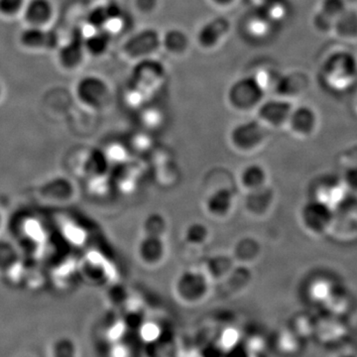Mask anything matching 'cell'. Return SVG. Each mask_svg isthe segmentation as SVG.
<instances>
[{
	"label": "cell",
	"mask_w": 357,
	"mask_h": 357,
	"mask_svg": "<svg viewBox=\"0 0 357 357\" xmlns=\"http://www.w3.org/2000/svg\"><path fill=\"white\" fill-rule=\"evenodd\" d=\"M301 227L309 236L321 238L332 232L335 210L323 202L310 199L300 208Z\"/></svg>",
	"instance_id": "6da1fadb"
},
{
	"label": "cell",
	"mask_w": 357,
	"mask_h": 357,
	"mask_svg": "<svg viewBox=\"0 0 357 357\" xmlns=\"http://www.w3.org/2000/svg\"><path fill=\"white\" fill-rule=\"evenodd\" d=\"M211 279L201 270H185L174 283V294L181 303L189 306L201 304L208 298Z\"/></svg>",
	"instance_id": "7a4b0ae2"
},
{
	"label": "cell",
	"mask_w": 357,
	"mask_h": 357,
	"mask_svg": "<svg viewBox=\"0 0 357 357\" xmlns=\"http://www.w3.org/2000/svg\"><path fill=\"white\" fill-rule=\"evenodd\" d=\"M269 130L257 119L237 124L229 132L230 146L239 153H253L266 144Z\"/></svg>",
	"instance_id": "3957f363"
},
{
	"label": "cell",
	"mask_w": 357,
	"mask_h": 357,
	"mask_svg": "<svg viewBox=\"0 0 357 357\" xmlns=\"http://www.w3.org/2000/svg\"><path fill=\"white\" fill-rule=\"evenodd\" d=\"M75 95L81 105L93 110H102L112 100V91L102 77L96 75L82 77L75 86Z\"/></svg>",
	"instance_id": "277c9868"
},
{
	"label": "cell",
	"mask_w": 357,
	"mask_h": 357,
	"mask_svg": "<svg viewBox=\"0 0 357 357\" xmlns=\"http://www.w3.org/2000/svg\"><path fill=\"white\" fill-rule=\"evenodd\" d=\"M264 93L250 77L238 79L227 91L229 107L237 112H249L258 109L263 102Z\"/></svg>",
	"instance_id": "5b68a950"
},
{
	"label": "cell",
	"mask_w": 357,
	"mask_h": 357,
	"mask_svg": "<svg viewBox=\"0 0 357 357\" xmlns=\"http://www.w3.org/2000/svg\"><path fill=\"white\" fill-rule=\"evenodd\" d=\"M319 123L321 121L316 109L310 105H294L286 129L294 137L307 140L319 132Z\"/></svg>",
	"instance_id": "8992f818"
},
{
	"label": "cell",
	"mask_w": 357,
	"mask_h": 357,
	"mask_svg": "<svg viewBox=\"0 0 357 357\" xmlns=\"http://www.w3.org/2000/svg\"><path fill=\"white\" fill-rule=\"evenodd\" d=\"M39 199L49 204H65L70 203L76 196V188L69 178L64 176H55L47 178L37 188Z\"/></svg>",
	"instance_id": "52a82bcc"
},
{
	"label": "cell",
	"mask_w": 357,
	"mask_h": 357,
	"mask_svg": "<svg viewBox=\"0 0 357 357\" xmlns=\"http://www.w3.org/2000/svg\"><path fill=\"white\" fill-rule=\"evenodd\" d=\"M294 103L283 98L263 102L256 109V119L269 129L287 128L289 119L292 112Z\"/></svg>",
	"instance_id": "ba28073f"
},
{
	"label": "cell",
	"mask_w": 357,
	"mask_h": 357,
	"mask_svg": "<svg viewBox=\"0 0 357 357\" xmlns=\"http://www.w3.org/2000/svg\"><path fill=\"white\" fill-rule=\"evenodd\" d=\"M325 77L333 89H340L342 79V86H351L356 75V59L351 54H335L328 59L325 67Z\"/></svg>",
	"instance_id": "9c48e42d"
},
{
	"label": "cell",
	"mask_w": 357,
	"mask_h": 357,
	"mask_svg": "<svg viewBox=\"0 0 357 357\" xmlns=\"http://www.w3.org/2000/svg\"><path fill=\"white\" fill-rule=\"evenodd\" d=\"M20 46L26 50H57L60 41L57 33L49 27L25 25L18 35Z\"/></svg>",
	"instance_id": "30bf717a"
},
{
	"label": "cell",
	"mask_w": 357,
	"mask_h": 357,
	"mask_svg": "<svg viewBox=\"0 0 357 357\" xmlns=\"http://www.w3.org/2000/svg\"><path fill=\"white\" fill-rule=\"evenodd\" d=\"M162 47V36L156 30L148 29L138 33L123 45L122 52L129 60H144L156 53Z\"/></svg>",
	"instance_id": "8fae6325"
},
{
	"label": "cell",
	"mask_w": 357,
	"mask_h": 357,
	"mask_svg": "<svg viewBox=\"0 0 357 357\" xmlns=\"http://www.w3.org/2000/svg\"><path fill=\"white\" fill-rule=\"evenodd\" d=\"M86 52L84 49V33L76 32L70 35L65 43L57 48L58 64L63 70H74L83 65Z\"/></svg>",
	"instance_id": "7c38bea8"
},
{
	"label": "cell",
	"mask_w": 357,
	"mask_h": 357,
	"mask_svg": "<svg viewBox=\"0 0 357 357\" xmlns=\"http://www.w3.org/2000/svg\"><path fill=\"white\" fill-rule=\"evenodd\" d=\"M165 79V72L160 63L144 59L136 66L133 73V88L137 89L143 95L160 88Z\"/></svg>",
	"instance_id": "4fadbf2b"
},
{
	"label": "cell",
	"mask_w": 357,
	"mask_h": 357,
	"mask_svg": "<svg viewBox=\"0 0 357 357\" xmlns=\"http://www.w3.org/2000/svg\"><path fill=\"white\" fill-rule=\"evenodd\" d=\"M55 15V4L52 0H26L21 13L25 25L39 27H49Z\"/></svg>",
	"instance_id": "5bb4252c"
},
{
	"label": "cell",
	"mask_w": 357,
	"mask_h": 357,
	"mask_svg": "<svg viewBox=\"0 0 357 357\" xmlns=\"http://www.w3.org/2000/svg\"><path fill=\"white\" fill-rule=\"evenodd\" d=\"M276 194L270 185L246 192L244 199V208L253 217L262 218L267 215L273 208Z\"/></svg>",
	"instance_id": "9a60e30c"
},
{
	"label": "cell",
	"mask_w": 357,
	"mask_h": 357,
	"mask_svg": "<svg viewBox=\"0 0 357 357\" xmlns=\"http://www.w3.org/2000/svg\"><path fill=\"white\" fill-rule=\"evenodd\" d=\"M230 24L225 18H215L206 23L197 35V42L202 48H217L229 35Z\"/></svg>",
	"instance_id": "2e32d148"
},
{
	"label": "cell",
	"mask_w": 357,
	"mask_h": 357,
	"mask_svg": "<svg viewBox=\"0 0 357 357\" xmlns=\"http://www.w3.org/2000/svg\"><path fill=\"white\" fill-rule=\"evenodd\" d=\"M136 251L143 264L156 266L166 258L167 246L164 237L144 236L138 243Z\"/></svg>",
	"instance_id": "e0dca14e"
},
{
	"label": "cell",
	"mask_w": 357,
	"mask_h": 357,
	"mask_svg": "<svg viewBox=\"0 0 357 357\" xmlns=\"http://www.w3.org/2000/svg\"><path fill=\"white\" fill-rule=\"evenodd\" d=\"M309 86V79L306 75L299 72H292L288 75H282L274 93L277 98L292 102V100L300 98Z\"/></svg>",
	"instance_id": "ac0fdd59"
},
{
	"label": "cell",
	"mask_w": 357,
	"mask_h": 357,
	"mask_svg": "<svg viewBox=\"0 0 357 357\" xmlns=\"http://www.w3.org/2000/svg\"><path fill=\"white\" fill-rule=\"evenodd\" d=\"M234 192L227 188H222L211 192L204 203V208L208 215L215 218L229 217L234 210Z\"/></svg>",
	"instance_id": "d6986e66"
},
{
	"label": "cell",
	"mask_w": 357,
	"mask_h": 357,
	"mask_svg": "<svg viewBox=\"0 0 357 357\" xmlns=\"http://www.w3.org/2000/svg\"><path fill=\"white\" fill-rule=\"evenodd\" d=\"M238 182L244 191H255L269 185V175L264 166L260 164H249L241 169Z\"/></svg>",
	"instance_id": "ffe728a7"
},
{
	"label": "cell",
	"mask_w": 357,
	"mask_h": 357,
	"mask_svg": "<svg viewBox=\"0 0 357 357\" xmlns=\"http://www.w3.org/2000/svg\"><path fill=\"white\" fill-rule=\"evenodd\" d=\"M261 244L253 237H241L232 248L231 256L236 263L248 265L253 263L261 255Z\"/></svg>",
	"instance_id": "44dd1931"
},
{
	"label": "cell",
	"mask_w": 357,
	"mask_h": 357,
	"mask_svg": "<svg viewBox=\"0 0 357 357\" xmlns=\"http://www.w3.org/2000/svg\"><path fill=\"white\" fill-rule=\"evenodd\" d=\"M333 34L342 41H356L357 40V11L347 8L333 23Z\"/></svg>",
	"instance_id": "7402d4cb"
},
{
	"label": "cell",
	"mask_w": 357,
	"mask_h": 357,
	"mask_svg": "<svg viewBox=\"0 0 357 357\" xmlns=\"http://www.w3.org/2000/svg\"><path fill=\"white\" fill-rule=\"evenodd\" d=\"M236 261L231 255H220L211 257L206 264V272L208 278L213 280H222L227 278L234 269Z\"/></svg>",
	"instance_id": "603a6c76"
},
{
	"label": "cell",
	"mask_w": 357,
	"mask_h": 357,
	"mask_svg": "<svg viewBox=\"0 0 357 357\" xmlns=\"http://www.w3.org/2000/svg\"><path fill=\"white\" fill-rule=\"evenodd\" d=\"M84 33V44L86 55L100 57L109 49L110 35L103 30H89Z\"/></svg>",
	"instance_id": "cb8c5ba5"
},
{
	"label": "cell",
	"mask_w": 357,
	"mask_h": 357,
	"mask_svg": "<svg viewBox=\"0 0 357 357\" xmlns=\"http://www.w3.org/2000/svg\"><path fill=\"white\" fill-rule=\"evenodd\" d=\"M281 76L279 70L271 66L263 65L256 68L250 77L257 84L258 88H260L263 93H266L268 91L274 93Z\"/></svg>",
	"instance_id": "d4e9b609"
},
{
	"label": "cell",
	"mask_w": 357,
	"mask_h": 357,
	"mask_svg": "<svg viewBox=\"0 0 357 357\" xmlns=\"http://www.w3.org/2000/svg\"><path fill=\"white\" fill-rule=\"evenodd\" d=\"M162 47L173 56H181L189 48V39L181 30H169L162 36Z\"/></svg>",
	"instance_id": "484cf974"
},
{
	"label": "cell",
	"mask_w": 357,
	"mask_h": 357,
	"mask_svg": "<svg viewBox=\"0 0 357 357\" xmlns=\"http://www.w3.org/2000/svg\"><path fill=\"white\" fill-rule=\"evenodd\" d=\"M271 22L263 14L251 16L245 23V31L253 39L261 40L266 38L271 32Z\"/></svg>",
	"instance_id": "4316f807"
},
{
	"label": "cell",
	"mask_w": 357,
	"mask_h": 357,
	"mask_svg": "<svg viewBox=\"0 0 357 357\" xmlns=\"http://www.w3.org/2000/svg\"><path fill=\"white\" fill-rule=\"evenodd\" d=\"M210 238V229L204 223L194 222L185 227L184 239L185 243L191 245H203Z\"/></svg>",
	"instance_id": "83f0119b"
},
{
	"label": "cell",
	"mask_w": 357,
	"mask_h": 357,
	"mask_svg": "<svg viewBox=\"0 0 357 357\" xmlns=\"http://www.w3.org/2000/svg\"><path fill=\"white\" fill-rule=\"evenodd\" d=\"M144 236L164 237L168 229L166 218L161 213H150L142 225Z\"/></svg>",
	"instance_id": "f1b7e54d"
},
{
	"label": "cell",
	"mask_w": 357,
	"mask_h": 357,
	"mask_svg": "<svg viewBox=\"0 0 357 357\" xmlns=\"http://www.w3.org/2000/svg\"><path fill=\"white\" fill-rule=\"evenodd\" d=\"M262 7V14L271 22L285 20L288 6L285 0H267Z\"/></svg>",
	"instance_id": "f546056e"
},
{
	"label": "cell",
	"mask_w": 357,
	"mask_h": 357,
	"mask_svg": "<svg viewBox=\"0 0 357 357\" xmlns=\"http://www.w3.org/2000/svg\"><path fill=\"white\" fill-rule=\"evenodd\" d=\"M50 354L51 357H79L76 342L67 337L55 340L52 344Z\"/></svg>",
	"instance_id": "4dcf8cb0"
},
{
	"label": "cell",
	"mask_w": 357,
	"mask_h": 357,
	"mask_svg": "<svg viewBox=\"0 0 357 357\" xmlns=\"http://www.w3.org/2000/svg\"><path fill=\"white\" fill-rule=\"evenodd\" d=\"M340 178L347 192L357 196V162L344 163Z\"/></svg>",
	"instance_id": "1f68e13d"
},
{
	"label": "cell",
	"mask_w": 357,
	"mask_h": 357,
	"mask_svg": "<svg viewBox=\"0 0 357 357\" xmlns=\"http://www.w3.org/2000/svg\"><path fill=\"white\" fill-rule=\"evenodd\" d=\"M347 9L344 0H323L318 13L335 23V20Z\"/></svg>",
	"instance_id": "d6a6232c"
},
{
	"label": "cell",
	"mask_w": 357,
	"mask_h": 357,
	"mask_svg": "<svg viewBox=\"0 0 357 357\" xmlns=\"http://www.w3.org/2000/svg\"><path fill=\"white\" fill-rule=\"evenodd\" d=\"M26 0H0V16L6 18L21 15Z\"/></svg>",
	"instance_id": "836d02e7"
},
{
	"label": "cell",
	"mask_w": 357,
	"mask_h": 357,
	"mask_svg": "<svg viewBox=\"0 0 357 357\" xmlns=\"http://www.w3.org/2000/svg\"><path fill=\"white\" fill-rule=\"evenodd\" d=\"M136 7L143 13H152L157 4V0H136Z\"/></svg>",
	"instance_id": "e575fe53"
},
{
	"label": "cell",
	"mask_w": 357,
	"mask_h": 357,
	"mask_svg": "<svg viewBox=\"0 0 357 357\" xmlns=\"http://www.w3.org/2000/svg\"><path fill=\"white\" fill-rule=\"evenodd\" d=\"M211 1L218 7H229L231 6L236 0H211Z\"/></svg>",
	"instance_id": "d590c367"
},
{
	"label": "cell",
	"mask_w": 357,
	"mask_h": 357,
	"mask_svg": "<svg viewBox=\"0 0 357 357\" xmlns=\"http://www.w3.org/2000/svg\"><path fill=\"white\" fill-rule=\"evenodd\" d=\"M252 1L255 2V4H257V6H262L267 0H252Z\"/></svg>",
	"instance_id": "8d00e7d4"
},
{
	"label": "cell",
	"mask_w": 357,
	"mask_h": 357,
	"mask_svg": "<svg viewBox=\"0 0 357 357\" xmlns=\"http://www.w3.org/2000/svg\"><path fill=\"white\" fill-rule=\"evenodd\" d=\"M2 96H3V86H2L1 81H0V100H1Z\"/></svg>",
	"instance_id": "74e56055"
},
{
	"label": "cell",
	"mask_w": 357,
	"mask_h": 357,
	"mask_svg": "<svg viewBox=\"0 0 357 357\" xmlns=\"http://www.w3.org/2000/svg\"><path fill=\"white\" fill-rule=\"evenodd\" d=\"M2 227V218H1V213H0V229H1Z\"/></svg>",
	"instance_id": "f35d334b"
}]
</instances>
